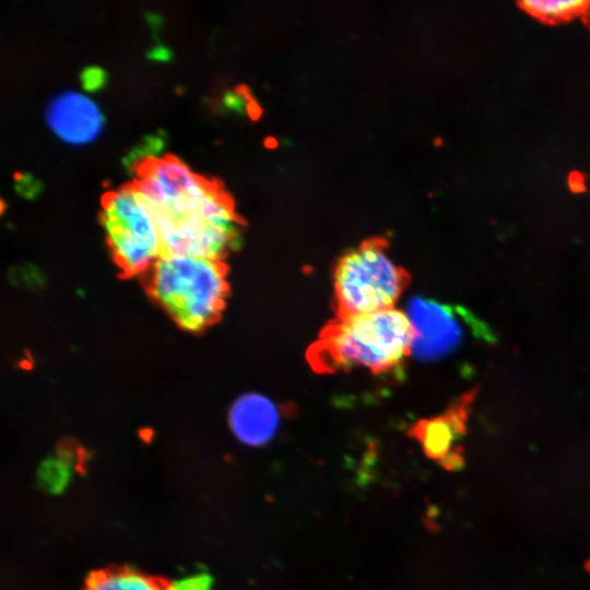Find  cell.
<instances>
[{
    "label": "cell",
    "instance_id": "3957f363",
    "mask_svg": "<svg viewBox=\"0 0 590 590\" xmlns=\"http://www.w3.org/2000/svg\"><path fill=\"white\" fill-rule=\"evenodd\" d=\"M149 274V292L181 329L198 332L221 316L228 295L222 260L164 253Z\"/></svg>",
    "mask_w": 590,
    "mask_h": 590
},
{
    "label": "cell",
    "instance_id": "7a4b0ae2",
    "mask_svg": "<svg viewBox=\"0 0 590 590\" xmlns=\"http://www.w3.org/2000/svg\"><path fill=\"white\" fill-rule=\"evenodd\" d=\"M413 340L414 328L399 309L335 317L308 347L306 358L318 374L353 368L382 374L401 366Z\"/></svg>",
    "mask_w": 590,
    "mask_h": 590
},
{
    "label": "cell",
    "instance_id": "9c48e42d",
    "mask_svg": "<svg viewBox=\"0 0 590 590\" xmlns=\"http://www.w3.org/2000/svg\"><path fill=\"white\" fill-rule=\"evenodd\" d=\"M280 410L260 393L239 396L228 411V425L235 437L248 446H262L276 433Z\"/></svg>",
    "mask_w": 590,
    "mask_h": 590
},
{
    "label": "cell",
    "instance_id": "d6986e66",
    "mask_svg": "<svg viewBox=\"0 0 590 590\" xmlns=\"http://www.w3.org/2000/svg\"><path fill=\"white\" fill-rule=\"evenodd\" d=\"M149 56L156 60H167L170 57V51L165 46L156 45L149 51Z\"/></svg>",
    "mask_w": 590,
    "mask_h": 590
},
{
    "label": "cell",
    "instance_id": "9a60e30c",
    "mask_svg": "<svg viewBox=\"0 0 590 590\" xmlns=\"http://www.w3.org/2000/svg\"><path fill=\"white\" fill-rule=\"evenodd\" d=\"M212 580L206 574H196L184 577L172 585L165 587V590H210Z\"/></svg>",
    "mask_w": 590,
    "mask_h": 590
},
{
    "label": "cell",
    "instance_id": "44dd1931",
    "mask_svg": "<svg viewBox=\"0 0 590 590\" xmlns=\"http://www.w3.org/2000/svg\"><path fill=\"white\" fill-rule=\"evenodd\" d=\"M266 144L268 146L274 148L276 145V141L273 138H271V139L269 138V139L266 140Z\"/></svg>",
    "mask_w": 590,
    "mask_h": 590
},
{
    "label": "cell",
    "instance_id": "5b68a950",
    "mask_svg": "<svg viewBox=\"0 0 590 590\" xmlns=\"http://www.w3.org/2000/svg\"><path fill=\"white\" fill-rule=\"evenodd\" d=\"M99 220L114 260L123 272H149L163 255L156 222L133 184L103 196Z\"/></svg>",
    "mask_w": 590,
    "mask_h": 590
},
{
    "label": "cell",
    "instance_id": "8992f818",
    "mask_svg": "<svg viewBox=\"0 0 590 590\" xmlns=\"http://www.w3.org/2000/svg\"><path fill=\"white\" fill-rule=\"evenodd\" d=\"M405 314L414 328L411 353L423 361H434L453 352L462 344L468 328L487 338L489 334L464 308L430 298H411Z\"/></svg>",
    "mask_w": 590,
    "mask_h": 590
},
{
    "label": "cell",
    "instance_id": "8fae6325",
    "mask_svg": "<svg viewBox=\"0 0 590 590\" xmlns=\"http://www.w3.org/2000/svg\"><path fill=\"white\" fill-rule=\"evenodd\" d=\"M73 468L74 456L71 450L62 449L48 457L38 470L42 487L50 493L62 491L71 479Z\"/></svg>",
    "mask_w": 590,
    "mask_h": 590
},
{
    "label": "cell",
    "instance_id": "5bb4252c",
    "mask_svg": "<svg viewBox=\"0 0 590 590\" xmlns=\"http://www.w3.org/2000/svg\"><path fill=\"white\" fill-rule=\"evenodd\" d=\"M251 98L252 97L246 87H236L224 93L222 104L232 111L247 114V108Z\"/></svg>",
    "mask_w": 590,
    "mask_h": 590
},
{
    "label": "cell",
    "instance_id": "ac0fdd59",
    "mask_svg": "<svg viewBox=\"0 0 590 590\" xmlns=\"http://www.w3.org/2000/svg\"><path fill=\"white\" fill-rule=\"evenodd\" d=\"M16 275L14 279L19 280L22 283H25L26 285H38L42 283V276L39 274V271H35L34 268L31 270H26V268L21 269L20 271H16Z\"/></svg>",
    "mask_w": 590,
    "mask_h": 590
},
{
    "label": "cell",
    "instance_id": "ffe728a7",
    "mask_svg": "<svg viewBox=\"0 0 590 590\" xmlns=\"http://www.w3.org/2000/svg\"><path fill=\"white\" fill-rule=\"evenodd\" d=\"M247 115L251 119H257L261 115V108L253 98H251V101L249 102V105L247 108Z\"/></svg>",
    "mask_w": 590,
    "mask_h": 590
},
{
    "label": "cell",
    "instance_id": "7c38bea8",
    "mask_svg": "<svg viewBox=\"0 0 590 590\" xmlns=\"http://www.w3.org/2000/svg\"><path fill=\"white\" fill-rule=\"evenodd\" d=\"M590 2L581 0H527L520 5L530 14L548 22L568 19L587 12Z\"/></svg>",
    "mask_w": 590,
    "mask_h": 590
},
{
    "label": "cell",
    "instance_id": "7402d4cb",
    "mask_svg": "<svg viewBox=\"0 0 590 590\" xmlns=\"http://www.w3.org/2000/svg\"><path fill=\"white\" fill-rule=\"evenodd\" d=\"M587 13H588V17H589V20H590V4H589V8H588V10H587Z\"/></svg>",
    "mask_w": 590,
    "mask_h": 590
},
{
    "label": "cell",
    "instance_id": "277c9868",
    "mask_svg": "<svg viewBox=\"0 0 590 590\" xmlns=\"http://www.w3.org/2000/svg\"><path fill=\"white\" fill-rule=\"evenodd\" d=\"M410 274L394 263L387 243L370 238L344 253L333 271V308L337 317L393 308L410 283Z\"/></svg>",
    "mask_w": 590,
    "mask_h": 590
},
{
    "label": "cell",
    "instance_id": "30bf717a",
    "mask_svg": "<svg viewBox=\"0 0 590 590\" xmlns=\"http://www.w3.org/2000/svg\"><path fill=\"white\" fill-rule=\"evenodd\" d=\"M85 590H165V587L133 570H110L92 575Z\"/></svg>",
    "mask_w": 590,
    "mask_h": 590
},
{
    "label": "cell",
    "instance_id": "52a82bcc",
    "mask_svg": "<svg viewBox=\"0 0 590 590\" xmlns=\"http://www.w3.org/2000/svg\"><path fill=\"white\" fill-rule=\"evenodd\" d=\"M476 394L477 388L464 392L442 414L421 420L411 429L426 455L439 460L447 468L456 469L463 463L458 442L464 435Z\"/></svg>",
    "mask_w": 590,
    "mask_h": 590
},
{
    "label": "cell",
    "instance_id": "2e32d148",
    "mask_svg": "<svg viewBox=\"0 0 590 590\" xmlns=\"http://www.w3.org/2000/svg\"><path fill=\"white\" fill-rule=\"evenodd\" d=\"M80 82L84 90L96 91L105 85L106 71L99 66H87L80 73Z\"/></svg>",
    "mask_w": 590,
    "mask_h": 590
},
{
    "label": "cell",
    "instance_id": "ba28073f",
    "mask_svg": "<svg viewBox=\"0 0 590 590\" xmlns=\"http://www.w3.org/2000/svg\"><path fill=\"white\" fill-rule=\"evenodd\" d=\"M45 118L51 131L71 144L94 140L104 126V115L95 101L75 90L55 94L46 105Z\"/></svg>",
    "mask_w": 590,
    "mask_h": 590
},
{
    "label": "cell",
    "instance_id": "6da1fadb",
    "mask_svg": "<svg viewBox=\"0 0 590 590\" xmlns=\"http://www.w3.org/2000/svg\"><path fill=\"white\" fill-rule=\"evenodd\" d=\"M132 184L153 214L163 255L221 260L240 244L239 219L227 192L177 156L142 162Z\"/></svg>",
    "mask_w": 590,
    "mask_h": 590
},
{
    "label": "cell",
    "instance_id": "4fadbf2b",
    "mask_svg": "<svg viewBox=\"0 0 590 590\" xmlns=\"http://www.w3.org/2000/svg\"><path fill=\"white\" fill-rule=\"evenodd\" d=\"M162 146L163 140L161 138H158L157 135H149L146 140H143L141 143H139L138 146L134 148L132 152H130V154L126 157V160H128L127 164L132 165L133 163H138L140 161V165L142 162L149 158L156 157V152Z\"/></svg>",
    "mask_w": 590,
    "mask_h": 590
},
{
    "label": "cell",
    "instance_id": "e0dca14e",
    "mask_svg": "<svg viewBox=\"0 0 590 590\" xmlns=\"http://www.w3.org/2000/svg\"><path fill=\"white\" fill-rule=\"evenodd\" d=\"M15 188L17 192L31 198L39 191L40 184L32 175L17 174L15 176Z\"/></svg>",
    "mask_w": 590,
    "mask_h": 590
}]
</instances>
